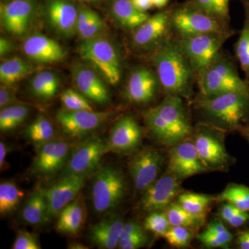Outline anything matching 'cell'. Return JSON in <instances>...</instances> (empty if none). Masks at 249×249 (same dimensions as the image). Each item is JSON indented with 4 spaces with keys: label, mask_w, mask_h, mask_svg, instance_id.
<instances>
[{
    "label": "cell",
    "mask_w": 249,
    "mask_h": 249,
    "mask_svg": "<svg viewBox=\"0 0 249 249\" xmlns=\"http://www.w3.org/2000/svg\"><path fill=\"white\" fill-rule=\"evenodd\" d=\"M56 230L67 235H76L85 220V210L80 199H73L58 214Z\"/></svg>",
    "instance_id": "cell-26"
},
{
    "label": "cell",
    "mask_w": 249,
    "mask_h": 249,
    "mask_svg": "<svg viewBox=\"0 0 249 249\" xmlns=\"http://www.w3.org/2000/svg\"><path fill=\"white\" fill-rule=\"evenodd\" d=\"M237 34L231 29L224 32H213L193 37L178 38L189 60L196 78L213 61L222 50L223 45Z\"/></svg>",
    "instance_id": "cell-8"
},
{
    "label": "cell",
    "mask_w": 249,
    "mask_h": 249,
    "mask_svg": "<svg viewBox=\"0 0 249 249\" xmlns=\"http://www.w3.org/2000/svg\"><path fill=\"white\" fill-rule=\"evenodd\" d=\"M245 11V21L240 36L234 45L236 61L245 73V80L249 85V5L248 0H242Z\"/></svg>",
    "instance_id": "cell-29"
},
{
    "label": "cell",
    "mask_w": 249,
    "mask_h": 249,
    "mask_svg": "<svg viewBox=\"0 0 249 249\" xmlns=\"http://www.w3.org/2000/svg\"><path fill=\"white\" fill-rule=\"evenodd\" d=\"M16 99L14 93L9 89L6 85H1L0 88V107L1 109L12 106L16 102Z\"/></svg>",
    "instance_id": "cell-46"
},
{
    "label": "cell",
    "mask_w": 249,
    "mask_h": 249,
    "mask_svg": "<svg viewBox=\"0 0 249 249\" xmlns=\"http://www.w3.org/2000/svg\"><path fill=\"white\" fill-rule=\"evenodd\" d=\"M125 191V178L121 170L111 166L101 168L93 181V209L99 214L114 211L124 199Z\"/></svg>",
    "instance_id": "cell-9"
},
{
    "label": "cell",
    "mask_w": 249,
    "mask_h": 249,
    "mask_svg": "<svg viewBox=\"0 0 249 249\" xmlns=\"http://www.w3.org/2000/svg\"><path fill=\"white\" fill-rule=\"evenodd\" d=\"M154 7L162 9L168 4L169 0H151Z\"/></svg>",
    "instance_id": "cell-52"
},
{
    "label": "cell",
    "mask_w": 249,
    "mask_h": 249,
    "mask_svg": "<svg viewBox=\"0 0 249 249\" xmlns=\"http://www.w3.org/2000/svg\"><path fill=\"white\" fill-rule=\"evenodd\" d=\"M170 10L160 11L150 16L134 29L132 37L134 48L155 52L174 36Z\"/></svg>",
    "instance_id": "cell-10"
},
{
    "label": "cell",
    "mask_w": 249,
    "mask_h": 249,
    "mask_svg": "<svg viewBox=\"0 0 249 249\" xmlns=\"http://www.w3.org/2000/svg\"><path fill=\"white\" fill-rule=\"evenodd\" d=\"M13 249H40L38 240L34 234L31 232L24 231L18 232Z\"/></svg>",
    "instance_id": "cell-44"
},
{
    "label": "cell",
    "mask_w": 249,
    "mask_h": 249,
    "mask_svg": "<svg viewBox=\"0 0 249 249\" xmlns=\"http://www.w3.org/2000/svg\"><path fill=\"white\" fill-rule=\"evenodd\" d=\"M168 158L167 171L180 181L209 172L196 151L191 137L170 147Z\"/></svg>",
    "instance_id": "cell-11"
},
{
    "label": "cell",
    "mask_w": 249,
    "mask_h": 249,
    "mask_svg": "<svg viewBox=\"0 0 249 249\" xmlns=\"http://www.w3.org/2000/svg\"><path fill=\"white\" fill-rule=\"evenodd\" d=\"M85 178V175H66L50 188L44 189L50 219L75 199L84 186Z\"/></svg>",
    "instance_id": "cell-18"
},
{
    "label": "cell",
    "mask_w": 249,
    "mask_h": 249,
    "mask_svg": "<svg viewBox=\"0 0 249 249\" xmlns=\"http://www.w3.org/2000/svg\"><path fill=\"white\" fill-rule=\"evenodd\" d=\"M236 244L240 249H249V229L241 231L236 237Z\"/></svg>",
    "instance_id": "cell-48"
},
{
    "label": "cell",
    "mask_w": 249,
    "mask_h": 249,
    "mask_svg": "<svg viewBox=\"0 0 249 249\" xmlns=\"http://www.w3.org/2000/svg\"><path fill=\"white\" fill-rule=\"evenodd\" d=\"M196 238L201 245L207 248H228L233 240V235L224 225L221 220L210 222L207 227Z\"/></svg>",
    "instance_id": "cell-28"
},
{
    "label": "cell",
    "mask_w": 249,
    "mask_h": 249,
    "mask_svg": "<svg viewBox=\"0 0 249 249\" xmlns=\"http://www.w3.org/2000/svg\"><path fill=\"white\" fill-rule=\"evenodd\" d=\"M33 67L19 58L9 59L0 65V80L3 85L12 86L30 74Z\"/></svg>",
    "instance_id": "cell-32"
},
{
    "label": "cell",
    "mask_w": 249,
    "mask_h": 249,
    "mask_svg": "<svg viewBox=\"0 0 249 249\" xmlns=\"http://www.w3.org/2000/svg\"><path fill=\"white\" fill-rule=\"evenodd\" d=\"M78 53L109 85L116 86L120 83L122 61L120 54L110 41L101 36L83 40L78 47Z\"/></svg>",
    "instance_id": "cell-6"
},
{
    "label": "cell",
    "mask_w": 249,
    "mask_h": 249,
    "mask_svg": "<svg viewBox=\"0 0 249 249\" xmlns=\"http://www.w3.org/2000/svg\"><path fill=\"white\" fill-rule=\"evenodd\" d=\"M54 135L53 124L44 116H38L24 132V137L37 147L53 139Z\"/></svg>",
    "instance_id": "cell-36"
},
{
    "label": "cell",
    "mask_w": 249,
    "mask_h": 249,
    "mask_svg": "<svg viewBox=\"0 0 249 249\" xmlns=\"http://www.w3.org/2000/svg\"><path fill=\"white\" fill-rule=\"evenodd\" d=\"M147 242L148 238L143 231L120 240L118 247L121 249H137L146 245Z\"/></svg>",
    "instance_id": "cell-45"
},
{
    "label": "cell",
    "mask_w": 249,
    "mask_h": 249,
    "mask_svg": "<svg viewBox=\"0 0 249 249\" xmlns=\"http://www.w3.org/2000/svg\"><path fill=\"white\" fill-rule=\"evenodd\" d=\"M185 101L178 96L165 95L160 104L142 114L149 132L162 145L172 147L191 137L194 126Z\"/></svg>",
    "instance_id": "cell-3"
},
{
    "label": "cell",
    "mask_w": 249,
    "mask_h": 249,
    "mask_svg": "<svg viewBox=\"0 0 249 249\" xmlns=\"http://www.w3.org/2000/svg\"><path fill=\"white\" fill-rule=\"evenodd\" d=\"M238 132H240L241 135H242L246 140H247V142H249V124L243 126Z\"/></svg>",
    "instance_id": "cell-53"
},
{
    "label": "cell",
    "mask_w": 249,
    "mask_h": 249,
    "mask_svg": "<svg viewBox=\"0 0 249 249\" xmlns=\"http://www.w3.org/2000/svg\"><path fill=\"white\" fill-rule=\"evenodd\" d=\"M78 1H83V2H97V1H100V0H78Z\"/></svg>",
    "instance_id": "cell-55"
},
{
    "label": "cell",
    "mask_w": 249,
    "mask_h": 249,
    "mask_svg": "<svg viewBox=\"0 0 249 249\" xmlns=\"http://www.w3.org/2000/svg\"><path fill=\"white\" fill-rule=\"evenodd\" d=\"M199 93L214 96L231 91L249 92V85L239 74L235 59L221 51L196 78Z\"/></svg>",
    "instance_id": "cell-4"
},
{
    "label": "cell",
    "mask_w": 249,
    "mask_h": 249,
    "mask_svg": "<svg viewBox=\"0 0 249 249\" xmlns=\"http://www.w3.org/2000/svg\"><path fill=\"white\" fill-rule=\"evenodd\" d=\"M164 211L171 226H178L196 231L202 227L206 222V217L196 215L188 212L177 201H173Z\"/></svg>",
    "instance_id": "cell-33"
},
{
    "label": "cell",
    "mask_w": 249,
    "mask_h": 249,
    "mask_svg": "<svg viewBox=\"0 0 249 249\" xmlns=\"http://www.w3.org/2000/svg\"><path fill=\"white\" fill-rule=\"evenodd\" d=\"M144 231L143 228L137 221H130L124 224L120 240L127 238L134 234Z\"/></svg>",
    "instance_id": "cell-47"
},
{
    "label": "cell",
    "mask_w": 249,
    "mask_h": 249,
    "mask_svg": "<svg viewBox=\"0 0 249 249\" xmlns=\"http://www.w3.org/2000/svg\"><path fill=\"white\" fill-rule=\"evenodd\" d=\"M181 181L166 171L142 193L139 208L147 213L164 211L181 193Z\"/></svg>",
    "instance_id": "cell-15"
},
{
    "label": "cell",
    "mask_w": 249,
    "mask_h": 249,
    "mask_svg": "<svg viewBox=\"0 0 249 249\" xmlns=\"http://www.w3.org/2000/svg\"><path fill=\"white\" fill-rule=\"evenodd\" d=\"M165 162L164 154L157 149H142L136 154L129 163L136 189L142 193L157 181Z\"/></svg>",
    "instance_id": "cell-13"
},
{
    "label": "cell",
    "mask_w": 249,
    "mask_h": 249,
    "mask_svg": "<svg viewBox=\"0 0 249 249\" xmlns=\"http://www.w3.org/2000/svg\"><path fill=\"white\" fill-rule=\"evenodd\" d=\"M70 249H86V247H85V246H83V245H81V244H76V243H73V245L70 246Z\"/></svg>",
    "instance_id": "cell-54"
},
{
    "label": "cell",
    "mask_w": 249,
    "mask_h": 249,
    "mask_svg": "<svg viewBox=\"0 0 249 249\" xmlns=\"http://www.w3.org/2000/svg\"><path fill=\"white\" fill-rule=\"evenodd\" d=\"M111 11L121 27L133 31L150 17L147 12L136 8L131 0H114Z\"/></svg>",
    "instance_id": "cell-25"
},
{
    "label": "cell",
    "mask_w": 249,
    "mask_h": 249,
    "mask_svg": "<svg viewBox=\"0 0 249 249\" xmlns=\"http://www.w3.org/2000/svg\"><path fill=\"white\" fill-rule=\"evenodd\" d=\"M72 78L77 91L89 101L106 104L109 101V93L101 75L94 68L77 65L72 70Z\"/></svg>",
    "instance_id": "cell-20"
},
{
    "label": "cell",
    "mask_w": 249,
    "mask_h": 249,
    "mask_svg": "<svg viewBox=\"0 0 249 249\" xmlns=\"http://www.w3.org/2000/svg\"><path fill=\"white\" fill-rule=\"evenodd\" d=\"M24 196L14 181H3L0 183V214L8 215L17 209Z\"/></svg>",
    "instance_id": "cell-37"
},
{
    "label": "cell",
    "mask_w": 249,
    "mask_h": 249,
    "mask_svg": "<svg viewBox=\"0 0 249 249\" xmlns=\"http://www.w3.org/2000/svg\"><path fill=\"white\" fill-rule=\"evenodd\" d=\"M106 142L104 139L96 136L80 143L67 160L61 178L70 175L86 176L96 170L103 156L107 153Z\"/></svg>",
    "instance_id": "cell-12"
},
{
    "label": "cell",
    "mask_w": 249,
    "mask_h": 249,
    "mask_svg": "<svg viewBox=\"0 0 249 249\" xmlns=\"http://www.w3.org/2000/svg\"><path fill=\"white\" fill-rule=\"evenodd\" d=\"M188 3L202 12L223 22L230 23L229 0H191Z\"/></svg>",
    "instance_id": "cell-39"
},
{
    "label": "cell",
    "mask_w": 249,
    "mask_h": 249,
    "mask_svg": "<svg viewBox=\"0 0 249 249\" xmlns=\"http://www.w3.org/2000/svg\"><path fill=\"white\" fill-rule=\"evenodd\" d=\"M225 132L212 126L196 124L191 139L209 171L227 172L234 163L225 145Z\"/></svg>",
    "instance_id": "cell-5"
},
{
    "label": "cell",
    "mask_w": 249,
    "mask_h": 249,
    "mask_svg": "<svg viewBox=\"0 0 249 249\" xmlns=\"http://www.w3.org/2000/svg\"><path fill=\"white\" fill-rule=\"evenodd\" d=\"M60 101L69 110H93L89 100L78 91L67 89L60 94Z\"/></svg>",
    "instance_id": "cell-42"
},
{
    "label": "cell",
    "mask_w": 249,
    "mask_h": 249,
    "mask_svg": "<svg viewBox=\"0 0 249 249\" xmlns=\"http://www.w3.org/2000/svg\"><path fill=\"white\" fill-rule=\"evenodd\" d=\"M193 230L178 226H171L163 237L168 244L175 248H187L191 245Z\"/></svg>",
    "instance_id": "cell-40"
},
{
    "label": "cell",
    "mask_w": 249,
    "mask_h": 249,
    "mask_svg": "<svg viewBox=\"0 0 249 249\" xmlns=\"http://www.w3.org/2000/svg\"><path fill=\"white\" fill-rule=\"evenodd\" d=\"M171 227L168 216L163 211L150 213L144 221V229L157 236H164Z\"/></svg>",
    "instance_id": "cell-43"
},
{
    "label": "cell",
    "mask_w": 249,
    "mask_h": 249,
    "mask_svg": "<svg viewBox=\"0 0 249 249\" xmlns=\"http://www.w3.org/2000/svg\"><path fill=\"white\" fill-rule=\"evenodd\" d=\"M151 61L165 95L191 101L196 77L176 36L152 52Z\"/></svg>",
    "instance_id": "cell-2"
},
{
    "label": "cell",
    "mask_w": 249,
    "mask_h": 249,
    "mask_svg": "<svg viewBox=\"0 0 249 249\" xmlns=\"http://www.w3.org/2000/svg\"><path fill=\"white\" fill-rule=\"evenodd\" d=\"M14 48V45L8 39L1 37L0 39V55L1 57L10 53Z\"/></svg>",
    "instance_id": "cell-49"
},
{
    "label": "cell",
    "mask_w": 249,
    "mask_h": 249,
    "mask_svg": "<svg viewBox=\"0 0 249 249\" xmlns=\"http://www.w3.org/2000/svg\"><path fill=\"white\" fill-rule=\"evenodd\" d=\"M23 220L32 226H40L50 219L44 189L36 190L29 196L22 211Z\"/></svg>",
    "instance_id": "cell-27"
},
{
    "label": "cell",
    "mask_w": 249,
    "mask_h": 249,
    "mask_svg": "<svg viewBox=\"0 0 249 249\" xmlns=\"http://www.w3.org/2000/svg\"><path fill=\"white\" fill-rule=\"evenodd\" d=\"M219 217L231 227L240 228L249 222V213L239 209L231 204L224 202L219 211Z\"/></svg>",
    "instance_id": "cell-41"
},
{
    "label": "cell",
    "mask_w": 249,
    "mask_h": 249,
    "mask_svg": "<svg viewBox=\"0 0 249 249\" xmlns=\"http://www.w3.org/2000/svg\"><path fill=\"white\" fill-rule=\"evenodd\" d=\"M214 201L229 203L249 213V187L238 183H229L220 194L214 196Z\"/></svg>",
    "instance_id": "cell-35"
},
{
    "label": "cell",
    "mask_w": 249,
    "mask_h": 249,
    "mask_svg": "<svg viewBox=\"0 0 249 249\" xmlns=\"http://www.w3.org/2000/svg\"><path fill=\"white\" fill-rule=\"evenodd\" d=\"M142 137V131L133 116L124 115L116 121L106 142L107 152L127 154L137 150Z\"/></svg>",
    "instance_id": "cell-16"
},
{
    "label": "cell",
    "mask_w": 249,
    "mask_h": 249,
    "mask_svg": "<svg viewBox=\"0 0 249 249\" xmlns=\"http://www.w3.org/2000/svg\"><path fill=\"white\" fill-rule=\"evenodd\" d=\"M131 1L136 8L143 12H147L153 6L151 0H131Z\"/></svg>",
    "instance_id": "cell-50"
},
{
    "label": "cell",
    "mask_w": 249,
    "mask_h": 249,
    "mask_svg": "<svg viewBox=\"0 0 249 249\" xmlns=\"http://www.w3.org/2000/svg\"><path fill=\"white\" fill-rule=\"evenodd\" d=\"M34 12L32 0H13L1 4L0 18L2 27L16 36L24 35L29 29Z\"/></svg>",
    "instance_id": "cell-21"
},
{
    "label": "cell",
    "mask_w": 249,
    "mask_h": 249,
    "mask_svg": "<svg viewBox=\"0 0 249 249\" xmlns=\"http://www.w3.org/2000/svg\"><path fill=\"white\" fill-rule=\"evenodd\" d=\"M124 225V221L119 216H107L90 228V240L101 249H116Z\"/></svg>",
    "instance_id": "cell-24"
},
{
    "label": "cell",
    "mask_w": 249,
    "mask_h": 249,
    "mask_svg": "<svg viewBox=\"0 0 249 249\" xmlns=\"http://www.w3.org/2000/svg\"><path fill=\"white\" fill-rule=\"evenodd\" d=\"M214 196L199 193H180L177 197V202L188 212L196 215L206 217L211 205L214 202Z\"/></svg>",
    "instance_id": "cell-34"
},
{
    "label": "cell",
    "mask_w": 249,
    "mask_h": 249,
    "mask_svg": "<svg viewBox=\"0 0 249 249\" xmlns=\"http://www.w3.org/2000/svg\"><path fill=\"white\" fill-rule=\"evenodd\" d=\"M29 114V107L23 105H12L0 111V129L9 132L17 128L24 122Z\"/></svg>",
    "instance_id": "cell-38"
},
{
    "label": "cell",
    "mask_w": 249,
    "mask_h": 249,
    "mask_svg": "<svg viewBox=\"0 0 249 249\" xmlns=\"http://www.w3.org/2000/svg\"><path fill=\"white\" fill-rule=\"evenodd\" d=\"M197 124H208L225 133L249 124V92L231 91L214 96L198 93L192 101Z\"/></svg>",
    "instance_id": "cell-1"
},
{
    "label": "cell",
    "mask_w": 249,
    "mask_h": 249,
    "mask_svg": "<svg viewBox=\"0 0 249 249\" xmlns=\"http://www.w3.org/2000/svg\"><path fill=\"white\" fill-rule=\"evenodd\" d=\"M22 49L28 58L40 63L58 62L66 57L60 44L42 34H35L28 37L23 44Z\"/></svg>",
    "instance_id": "cell-22"
},
{
    "label": "cell",
    "mask_w": 249,
    "mask_h": 249,
    "mask_svg": "<svg viewBox=\"0 0 249 249\" xmlns=\"http://www.w3.org/2000/svg\"><path fill=\"white\" fill-rule=\"evenodd\" d=\"M104 29V24L99 15L89 9L78 11L76 34L83 40L98 37Z\"/></svg>",
    "instance_id": "cell-30"
},
{
    "label": "cell",
    "mask_w": 249,
    "mask_h": 249,
    "mask_svg": "<svg viewBox=\"0 0 249 249\" xmlns=\"http://www.w3.org/2000/svg\"><path fill=\"white\" fill-rule=\"evenodd\" d=\"M59 88L60 80L52 71H41L31 80V92L40 99L49 100L54 97Z\"/></svg>",
    "instance_id": "cell-31"
},
{
    "label": "cell",
    "mask_w": 249,
    "mask_h": 249,
    "mask_svg": "<svg viewBox=\"0 0 249 249\" xmlns=\"http://www.w3.org/2000/svg\"><path fill=\"white\" fill-rule=\"evenodd\" d=\"M248 3H249V0H248Z\"/></svg>",
    "instance_id": "cell-56"
},
{
    "label": "cell",
    "mask_w": 249,
    "mask_h": 249,
    "mask_svg": "<svg viewBox=\"0 0 249 249\" xmlns=\"http://www.w3.org/2000/svg\"><path fill=\"white\" fill-rule=\"evenodd\" d=\"M70 144L65 140L52 139L38 146L33 163V171L40 175H53L66 164Z\"/></svg>",
    "instance_id": "cell-19"
},
{
    "label": "cell",
    "mask_w": 249,
    "mask_h": 249,
    "mask_svg": "<svg viewBox=\"0 0 249 249\" xmlns=\"http://www.w3.org/2000/svg\"><path fill=\"white\" fill-rule=\"evenodd\" d=\"M111 112L93 110L62 109L56 114V119L62 130L73 138L89 133L110 117Z\"/></svg>",
    "instance_id": "cell-17"
},
{
    "label": "cell",
    "mask_w": 249,
    "mask_h": 249,
    "mask_svg": "<svg viewBox=\"0 0 249 249\" xmlns=\"http://www.w3.org/2000/svg\"><path fill=\"white\" fill-rule=\"evenodd\" d=\"M78 11L69 0H49L47 17L52 27L65 37L76 34Z\"/></svg>",
    "instance_id": "cell-23"
},
{
    "label": "cell",
    "mask_w": 249,
    "mask_h": 249,
    "mask_svg": "<svg viewBox=\"0 0 249 249\" xmlns=\"http://www.w3.org/2000/svg\"><path fill=\"white\" fill-rule=\"evenodd\" d=\"M170 18L174 35L178 38L232 29L230 23L223 22L202 12L188 2L170 9Z\"/></svg>",
    "instance_id": "cell-7"
},
{
    "label": "cell",
    "mask_w": 249,
    "mask_h": 249,
    "mask_svg": "<svg viewBox=\"0 0 249 249\" xmlns=\"http://www.w3.org/2000/svg\"><path fill=\"white\" fill-rule=\"evenodd\" d=\"M160 90L161 86L155 68L139 66L129 73L124 97L132 104H149L155 101Z\"/></svg>",
    "instance_id": "cell-14"
},
{
    "label": "cell",
    "mask_w": 249,
    "mask_h": 249,
    "mask_svg": "<svg viewBox=\"0 0 249 249\" xmlns=\"http://www.w3.org/2000/svg\"><path fill=\"white\" fill-rule=\"evenodd\" d=\"M8 148L4 142H0V168L2 170L5 164L6 155H7Z\"/></svg>",
    "instance_id": "cell-51"
}]
</instances>
